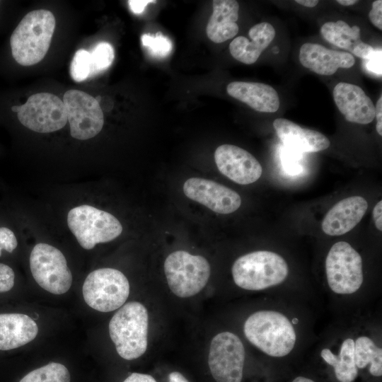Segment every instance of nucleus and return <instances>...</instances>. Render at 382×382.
Here are the masks:
<instances>
[{"label": "nucleus", "mask_w": 382, "mask_h": 382, "mask_svg": "<svg viewBox=\"0 0 382 382\" xmlns=\"http://www.w3.org/2000/svg\"><path fill=\"white\" fill-rule=\"evenodd\" d=\"M54 28L55 18L51 11L38 9L27 13L10 38L14 59L23 66L40 62L49 50Z\"/></svg>", "instance_id": "nucleus-1"}, {"label": "nucleus", "mask_w": 382, "mask_h": 382, "mask_svg": "<svg viewBox=\"0 0 382 382\" xmlns=\"http://www.w3.org/2000/svg\"><path fill=\"white\" fill-rule=\"evenodd\" d=\"M243 331L251 344L274 357L290 353L296 339L289 320L274 311H259L250 315L244 323Z\"/></svg>", "instance_id": "nucleus-2"}, {"label": "nucleus", "mask_w": 382, "mask_h": 382, "mask_svg": "<svg viewBox=\"0 0 382 382\" xmlns=\"http://www.w3.org/2000/svg\"><path fill=\"white\" fill-rule=\"evenodd\" d=\"M148 325V311L139 302H128L115 313L109 323V334L122 358L132 360L144 354Z\"/></svg>", "instance_id": "nucleus-3"}, {"label": "nucleus", "mask_w": 382, "mask_h": 382, "mask_svg": "<svg viewBox=\"0 0 382 382\" xmlns=\"http://www.w3.org/2000/svg\"><path fill=\"white\" fill-rule=\"evenodd\" d=\"M289 268L279 255L267 250L252 252L239 257L231 269L235 284L246 290L258 291L283 282Z\"/></svg>", "instance_id": "nucleus-4"}, {"label": "nucleus", "mask_w": 382, "mask_h": 382, "mask_svg": "<svg viewBox=\"0 0 382 382\" xmlns=\"http://www.w3.org/2000/svg\"><path fill=\"white\" fill-rule=\"evenodd\" d=\"M67 224L80 245L86 250L114 240L122 231L121 223L112 214L86 204L69 212Z\"/></svg>", "instance_id": "nucleus-5"}, {"label": "nucleus", "mask_w": 382, "mask_h": 382, "mask_svg": "<svg viewBox=\"0 0 382 382\" xmlns=\"http://www.w3.org/2000/svg\"><path fill=\"white\" fill-rule=\"evenodd\" d=\"M163 267L170 289L180 298L198 294L210 276V265L206 258L185 250L171 253L166 257Z\"/></svg>", "instance_id": "nucleus-6"}, {"label": "nucleus", "mask_w": 382, "mask_h": 382, "mask_svg": "<svg viewBox=\"0 0 382 382\" xmlns=\"http://www.w3.org/2000/svg\"><path fill=\"white\" fill-rule=\"evenodd\" d=\"M82 293L88 306L100 312H110L124 305L129 294V284L120 270L100 268L86 277Z\"/></svg>", "instance_id": "nucleus-7"}, {"label": "nucleus", "mask_w": 382, "mask_h": 382, "mask_svg": "<svg viewBox=\"0 0 382 382\" xmlns=\"http://www.w3.org/2000/svg\"><path fill=\"white\" fill-rule=\"evenodd\" d=\"M30 267L37 284L51 294H65L71 286L72 274L66 260L52 245L36 244L30 253Z\"/></svg>", "instance_id": "nucleus-8"}, {"label": "nucleus", "mask_w": 382, "mask_h": 382, "mask_svg": "<svg viewBox=\"0 0 382 382\" xmlns=\"http://www.w3.org/2000/svg\"><path fill=\"white\" fill-rule=\"evenodd\" d=\"M327 280L336 294L356 292L363 282L362 260L360 255L347 242L335 243L325 260Z\"/></svg>", "instance_id": "nucleus-9"}, {"label": "nucleus", "mask_w": 382, "mask_h": 382, "mask_svg": "<svg viewBox=\"0 0 382 382\" xmlns=\"http://www.w3.org/2000/svg\"><path fill=\"white\" fill-rule=\"evenodd\" d=\"M11 110L17 112L23 126L39 133L57 131L67 122L63 100L50 93L33 94L25 104L14 105Z\"/></svg>", "instance_id": "nucleus-10"}, {"label": "nucleus", "mask_w": 382, "mask_h": 382, "mask_svg": "<svg viewBox=\"0 0 382 382\" xmlns=\"http://www.w3.org/2000/svg\"><path fill=\"white\" fill-rule=\"evenodd\" d=\"M245 349L235 334L223 332L213 337L209 347L208 364L216 382H241Z\"/></svg>", "instance_id": "nucleus-11"}, {"label": "nucleus", "mask_w": 382, "mask_h": 382, "mask_svg": "<svg viewBox=\"0 0 382 382\" xmlns=\"http://www.w3.org/2000/svg\"><path fill=\"white\" fill-rule=\"evenodd\" d=\"M63 103L72 137L86 140L101 131L104 117L95 98L83 91L71 89L64 93Z\"/></svg>", "instance_id": "nucleus-12"}, {"label": "nucleus", "mask_w": 382, "mask_h": 382, "mask_svg": "<svg viewBox=\"0 0 382 382\" xmlns=\"http://www.w3.org/2000/svg\"><path fill=\"white\" fill-rule=\"evenodd\" d=\"M183 192L189 199L218 214L232 213L241 204V198L236 192L205 178L187 179L183 185Z\"/></svg>", "instance_id": "nucleus-13"}, {"label": "nucleus", "mask_w": 382, "mask_h": 382, "mask_svg": "<svg viewBox=\"0 0 382 382\" xmlns=\"http://www.w3.org/2000/svg\"><path fill=\"white\" fill-rule=\"evenodd\" d=\"M219 170L233 182L248 185L257 181L262 168L259 161L248 151L232 144H222L214 152Z\"/></svg>", "instance_id": "nucleus-14"}, {"label": "nucleus", "mask_w": 382, "mask_h": 382, "mask_svg": "<svg viewBox=\"0 0 382 382\" xmlns=\"http://www.w3.org/2000/svg\"><path fill=\"white\" fill-rule=\"evenodd\" d=\"M334 101L350 122L366 125L375 117V105L359 86L345 82L338 83L333 89Z\"/></svg>", "instance_id": "nucleus-15"}, {"label": "nucleus", "mask_w": 382, "mask_h": 382, "mask_svg": "<svg viewBox=\"0 0 382 382\" xmlns=\"http://www.w3.org/2000/svg\"><path fill=\"white\" fill-rule=\"evenodd\" d=\"M301 64L311 71L324 76L334 74L338 69H349L355 63L352 54L326 48L316 43H305L299 50Z\"/></svg>", "instance_id": "nucleus-16"}, {"label": "nucleus", "mask_w": 382, "mask_h": 382, "mask_svg": "<svg viewBox=\"0 0 382 382\" xmlns=\"http://www.w3.org/2000/svg\"><path fill=\"white\" fill-rule=\"evenodd\" d=\"M368 208L366 200L361 196H352L335 204L326 214L322 230L329 236H341L358 224Z\"/></svg>", "instance_id": "nucleus-17"}, {"label": "nucleus", "mask_w": 382, "mask_h": 382, "mask_svg": "<svg viewBox=\"0 0 382 382\" xmlns=\"http://www.w3.org/2000/svg\"><path fill=\"white\" fill-rule=\"evenodd\" d=\"M277 137L289 149L298 152H318L328 149L330 142L322 133L303 128L291 120L277 118L273 122Z\"/></svg>", "instance_id": "nucleus-18"}, {"label": "nucleus", "mask_w": 382, "mask_h": 382, "mask_svg": "<svg viewBox=\"0 0 382 382\" xmlns=\"http://www.w3.org/2000/svg\"><path fill=\"white\" fill-rule=\"evenodd\" d=\"M226 91L231 97L262 112H274L279 108L277 92L271 86L262 83L233 81Z\"/></svg>", "instance_id": "nucleus-19"}, {"label": "nucleus", "mask_w": 382, "mask_h": 382, "mask_svg": "<svg viewBox=\"0 0 382 382\" xmlns=\"http://www.w3.org/2000/svg\"><path fill=\"white\" fill-rule=\"evenodd\" d=\"M275 34V30L270 23H257L248 31L251 41L244 36L236 37L229 45L230 53L236 60L245 64H252L272 42Z\"/></svg>", "instance_id": "nucleus-20"}, {"label": "nucleus", "mask_w": 382, "mask_h": 382, "mask_svg": "<svg viewBox=\"0 0 382 382\" xmlns=\"http://www.w3.org/2000/svg\"><path fill=\"white\" fill-rule=\"evenodd\" d=\"M360 28L350 27L346 22L338 20L327 22L320 28V33L328 42L346 50L357 57L368 60L375 54V50L361 40Z\"/></svg>", "instance_id": "nucleus-21"}, {"label": "nucleus", "mask_w": 382, "mask_h": 382, "mask_svg": "<svg viewBox=\"0 0 382 382\" xmlns=\"http://www.w3.org/2000/svg\"><path fill=\"white\" fill-rule=\"evenodd\" d=\"M37 332V325L27 315L0 314V350L23 346L33 340Z\"/></svg>", "instance_id": "nucleus-22"}, {"label": "nucleus", "mask_w": 382, "mask_h": 382, "mask_svg": "<svg viewBox=\"0 0 382 382\" xmlns=\"http://www.w3.org/2000/svg\"><path fill=\"white\" fill-rule=\"evenodd\" d=\"M239 5L235 0L213 1V13L207 25L208 38L214 42H224L236 36L239 28Z\"/></svg>", "instance_id": "nucleus-23"}, {"label": "nucleus", "mask_w": 382, "mask_h": 382, "mask_svg": "<svg viewBox=\"0 0 382 382\" xmlns=\"http://www.w3.org/2000/svg\"><path fill=\"white\" fill-rule=\"evenodd\" d=\"M320 354L327 364L334 367L335 376L340 382H353L355 380L358 368L354 361V341L352 339L343 341L338 356L329 349H323Z\"/></svg>", "instance_id": "nucleus-24"}, {"label": "nucleus", "mask_w": 382, "mask_h": 382, "mask_svg": "<svg viewBox=\"0 0 382 382\" xmlns=\"http://www.w3.org/2000/svg\"><path fill=\"white\" fill-rule=\"evenodd\" d=\"M354 361L357 368L370 364L369 372L374 376L382 375V349L368 337H359L354 342Z\"/></svg>", "instance_id": "nucleus-25"}, {"label": "nucleus", "mask_w": 382, "mask_h": 382, "mask_svg": "<svg viewBox=\"0 0 382 382\" xmlns=\"http://www.w3.org/2000/svg\"><path fill=\"white\" fill-rule=\"evenodd\" d=\"M70 374L62 364L51 362L26 374L19 382H70Z\"/></svg>", "instance_id": "nucleus-26"}, {"label": "nucleus", "mask_w": 382, "mask_h": 382, "mask_svg": "<svg viewBox=\"0 0 382 382\" xmlns=\"http://www.w3.org/2000/svg\"><path fill=\"white\" fill-rule=\"evenodd\" d=\"M91 72V75L105 71L112 64L115 52L112 46L106 42L97 44L90 52Z\"/></svg>", "instance_id": "nucleus-27"}, {"label": "nucleus", "mask_w": 382, "mask_h": 382, "mask_svg": "<svg viewBox=\"0 0 382 382\" xmlns=\"http://www.w3.org/2000/svg\"><path fill=\"white\" fill-rule=\"evenodd\" d=\"M142 45L153 57L163 58L167 57L173 49L170 40L162 35L144 34L141 37Z\"/></svg>", "instance_id": "nucleus-28"}, {"label": "nucleus", "mask_w": 382, "mask_h": 382, "mask_svg": "<svg viewBox=\"0 0 382 382\" xmlns=\"http://www.w3.org/2000/svg\"><path fill=\"white\" fill-rule=\"evenodd\" d=\"M91 72L90 52L85 50H79L74 54L71 66V78L76 82L86 80Z\"/></svg>", "instance_id": "nucleus-29"}, {"label": "nucleus", "mask_w": 382, "mask_h": 382, "mask_svg": "<svg viewBox=\"0 0 382 382\" xmlns=\"http://www.w3.org/2000/svg\"><path fill=\"white\" fill-rule=\"evenodd\" d=\"M299 153L289 149L282 154V165L285 170L289 174H298L301 170V167L298 163V159L299 158Z\"/></svg>", "instance_id": "nucleus-30"}, {"label": "nucleus", "mask_w": 382, "mask_h": 382, "mask_svg": "<svg viewBox=\"0 0 382 382\" xmlns=\"http://www.w3.org/2000/svg\"><path fill=\"white\" fill-rule=\"evenodd\" d=\"M18 241L13 232L6 227L0 228V256L2 250L12 253L17 247Z\"/></svg>", "instance_id": "nucleus-31"}, {"label": "nucleus", "mask_w": 382, "mask_h": 382, "mask_svg": "<svg viewBox=\"0 0 382 382\" xmlns=\"http://www.w3.org/2000/svg\"><path fill=\"white\" fill-rule=\"evenodd\" d=\"M13 270L7 265L0 263V292L11 290L14 285Z\"/></svg>", "instance_id": "nucleus-32"}, {"label": "nucleus", "mask_w": 382, "mask_h": 382, "mask_svg": "<svg viewBox=\"0 0 382 382\" xmlns=\"http://www.w3.org/2000/svg\"><path fill=\"white\" fill-rule=\"evenodd\" d=\"M369 18L374 25L382 30V1L376 0L372 3V8L369 11Z\"/></svg>", "instance_id": "nucleus-33"}, {"label": "nucleus", "mask_w": 382, "mask_h": 382, "mask_svg": "<svg viewBox=\"0 0 382 382\" xmlns=\"http://www.w3.org/2000/svg\"><path fill=\"white\" fill-rule=\"evenodd\" d=\"M367 69L377 74L381 75V52H376L371 58L367 60Z\"/></svg>", "instance_id": "nucleus-34"}, {"label": "nucleus", "mask_w": 382, "mask_h": 382, "mask_svg": "<svg viewBox=\"0 0 382 382\" xmlns=\"http://www.w3.org/2000/svg\"><path fill=\"white\" fill-rule=\"evenodd\" d=\"M156 2V1L152 0H129L128 1V4L134 13L140 14L149 4Z\"/></svg>", "instance_id": "nucleus-35"}, {"label": "nucleus", "mask_w": 382, "mask_h": 382, "mask_svg": "<svg viewBox=\"0 0 382 382\" xmlns=\"http://www.w3.org/2000/svg\"><path fill=\"white\" fill-rule=\"evenodd\" d=\"M123 382H156V381L149 374L132 373Z\"/></svg>", "instance_id": "nucleus-36"}, {"label": "nucleus", "mask_w": 382, "mask_h": 382, "mask_svg": "<svg viewBox=\"0 0 382 382\" xmlns=\"http://www.w3.org/2000/svg\"><path fill=\"white\" fill-rule=\"evenodd\" d=\"M375 117H376V131L378 134L382 135V97L380 96L375 106Z\"/></svg>", "instance_id": "nucleus-37"}, {"label": "nucleus", "mask_w": 382, "mask_h": 382, "mask_svg": "<svg viewBox=\"0 0 382 382\" xmlns=\"http://www.w3.org/2000/svg\"><path fill=\"white\" fill-rule=\"evenodd\" d=\"M373 218L378 230L382 231V201L377 202L373 210Z\"/></svg>", "instance_id": "nucleus-38"}, {"label": "nucleus", "mask_w": 382, "mask_h": 382, "mask_svg": "<svg viewBox=\"0 0 382 382\" xmlns=\"http://www.w3.org/2000/svg\"><path fill=\"white\" fill-rule=\"evenodd\" d=\"M169 382H188L186 378L180 372L173 371L168 376Z\"/></svg>", "instance_id": "nucleus-39"}, {"label": "nucleus", "mask_w": 382, "mask_h": 382, "mask_svg": "<svg viewBox=\"0 0 382 382\" xmlns=\"http://www.w3.org/2000/svg\"><path fill=\"white\" fill-rule=\"evenodd\" d=\"M295 1L300 5L309 8L315 7L319 2L317 0H296Z\"/></svg>", "instance_id": "nucleus-40"}, {"label": "nucleus", "mask_w": 382, "mask_h": 382, "mask_svg": "<svg viewBox=\"0 0 382 382\" xmlns=\"http://www.w3.org/2000/svg\"><path fill=\"white\" fill-rule=\"evenodd\" d=\"M337 2L342 6H348L355 4L356 3L358 2V1L357 0H338L337 1Z\"/></svg>", "instance_id": "nucleus-41"}, {"label": "nucleus", "mask_w": 382, "mask_h": 382, "mask_svg": "<svg viewBox=\"0 0 382 382\" xmlns=\"http://www.w3.org/2000/svg\"><path fill=\"white\" fill-rule=\"evenodd\" d=\"M292 382H314L313 380L310 379V378H306V377H303V376H298L296 378H295Z\"/></svg>", "instance_id": "nucleus-42"}, {"label": "nucleus", "mask_w": 382, "mask_h": 382, "mask_svg": "<svg viewBox=\"0 0 382 382\" xmlns=\"http://www.w3.org/2000/svg\"><path fill=\"white\" fill-rule=\"evenodd\" d=\"M293 323L296 324L298 323V320L297 319H293Z\"/></svg>", "instance_id": "nucleus-43"}]
</instances>
